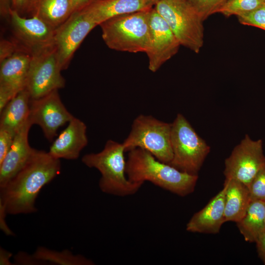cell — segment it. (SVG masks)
<instances>
[{"label": "cell", "mask_w": 265, "mask_h": 265, "mask_svg": "<svg viewBox=\"0 0 265 265\" xmlns=\"http://www.w3.org/2000/svg\"><path fill=\"white\" fill-rule=\"evenodd\" d=\"M16 134L9 130L0 128V162L8 152Z\"/></svg>", "instance_id": "obj_28"}, {"label": "cell", "mask_w": 265, "mask_h": 265, "mask_svg": "<svg viewBox=\"0 0 265 265\" xmlns=\"http://www.w3.org/2000/svg\"><path fill=\"white\" fill-rule=\"evenodd\" d=\"M263 0L264 1V2H265V0Z\"/></svg>", "instance_id": "obj_38"}, {"label": "cell", "mask_w": 265, "mask_h": 265, "mask_svg": "<svg viewBox=\"0 0 265 265\" xmlns=\"http://www.w3.org/2000/svg\"><path fill=\"white\" fill-rule=\"evenodd\" d=\"M19 45L13 41L4 39L1 40L0 44V62L13 54L22 46Z\"/></svg>", "instance_id": "obj_29"}, {"label": "cell", "mask_w": 265, "mask_h": 265, "mask_svg": "<svg viewBox=\"0 0 265 265\" xmlns=\"http://www.w3.org/2000/svg\"><path fill=\"white\" fill-rule=\"evenodd\" d=\"M265 201H251L244 216L237 223L245 241L255 242L264 232Z\"/></svg>", "instance_id": "obj_22"}, {"label": "cell", "mask_w": 265, "mask_h": 265, "mask_svg": "<svg viewBox=\"0 0 265 265\" xmlns=\"http://www.w3.org/2000/svg\"><path fill=\"white\" fill-rule=\"evenodd\" d=\"M32 256L42 262L65 265H92L94 263L81 255H74L68 250L55 251L38 247Z\"/></svg>", "instance_id": "obj_23"}, {"label": "cell", "mask_w": 265, "mask_h": 265, "mask_svg": "<svg viewBox=\"0 0 265 265\" xmlns=\"http://www.w3.org/2000/svg\"><path fill=\"white\" fill-rule=\"evenodd\" d=\"M264 3L263 0H227L217 13L226 17L236 15L238 17L252 12Z\"/></svg>", "instance_id": "obj_24"}, {"label": "cell", "mask_w": 265, "mask_h": 265, "mask_svg": "<svg viewBox=\"0 0 265 265\" xmlns=\"http://www.w3.org/2000/svg\"><path fill=\"white\" fill-rule=\"evenodd\" d=\"M151 9L119 15L102 23L99 26L106 45L120 52L145 53L150 41Z\"/></svg>", "instance_id": "obj_4"}, {"label": "cell", "mask_w": 265, "mask_h": 265, "mask_svg": "<svg viewBox=\"0 0 265 265\" xmlns=\"http://www.w3.org/2000/svg\"><path fill=\"white\" fill-rule=\"evenodd\" d=\"M53 44L31 52L26 87L31 99L41 98L65 86V80Z\"/></svg>", "instance_id": "obj_8"}, {"label": "cell", "mask_w": 265, "mask_h": 265, "mask_svg": "<svg viewBox=\"0 0 265 265\" xmlns=\"http://www.w3.org/2000/svg\"><path fill=\"white\" fill-rule=\"evenodd\" d=\"M92 0H72L73 12L80 10Z\"/></svg>", "instance_id": "obj_35"}, {"label": "cell", "mask_w": 265, "mask_h": 265, "mask_svg": "<svg viewBox=\"0 0 265 265\" xmlns=\"http://www.w3.org/2000/svg\"><path fill=\"white\" fill-rule=\"evenodd\" d=\"M74 117L63 104L58 90L30 100L28 119L32 125L40 127L45 137L50 141L57 135L58 129Z\"/></svg>", "instance_id": "obj_11"}, {"label": "cell", "mask_w": 265, "mask_h": 265, "mask_svg": "<svg viewBox=\"0 0 265 265\" xmlns=\"http://www.w3.org/2000/svg\"><path fill=\"white\" fill-rule=\"evenodd\" d=\"M16 261L18 263H21V264H30V263H42V262L35 259L32 256L29 257L28 255H24L23 254L17 255L16 258Z\"/></svg>", "instance_id": "obj_33"}, {"label": "cell", "mask_w": 265, "mask_h": 265, "mask_svg": "<svg viewBox=\"0 0 265 265\" xmlns=\"http://www.w3.org/2000/svg\"><path fill=\"white\" fill-rule=\"evenodd\" d=\"M238 18L242 25L257 27L265 30V3L252 12Z\"/></svg>", "instance_id": "obj_27"}, {"label": "cell", "mask_w": 265, "mask_h": 265, "mask_svg": "<svg viewBox=\"0 0 265 265\" xmlns=\"http://www.w3.org/2000/svg\"><path fill=\"white\" fill-rule=\"evenodd\" d=\"M60 169V159L48 152L36 150L26 165L0 188V207L11 214L36 212L35 202L39 192Z\"/></svg>", "instance_id": "obj_1"}, {"label": "cell", "mask_w": 265, "mask_h": 265, "mask_svg": "<svg viewBox=\"0 0 265 265\" xmlns=\"http://www.w3.org/2000/svg\"><path fill=\"white\" fill-rule=\"evenodd\" d=\"M265 166L262 140H253L246 134L225 159L224 175L226 179L238 181L248 187Z\"/></svg>", "instance_id": "obj_9"}, {"label": "cell", "mask_w": 265, "mask_h": 265, "mask_svg": "<svg viewBox=\"0 0 265 265\" xmlns=\"http://www.w3.org/2000/svg\"><path fill=\"white\" fill-rule=\"evenodd\" d=\"M171 131V123L140 114L133 120L130 133L122 144L126 152L140 148L159 161L169 164L173 158Z\"/></svg>", "instance_id": "obj_7"}, {"label": "cell", "mask_w": 265, "mask_h": 265, "mask_svg": "<svg viewBox=\"0 0 265 265\" xmlns=\"http://www.w3.org/2000/svg\"><path fill=\"white\" fill-rule=\"evenodd\" d=\"M86 129L85 123L74 117L53 141L48 153L59 159H77L88 144Z\"/></svg>", "instance_id": "obj_16"}, {"label": "cell", "mask_w": 265, "mask_h": 265, "mask_svg": "<svg viewBox=\"0 0 265 265\" xmlns=\"http://www.w3.org/2000/svg\"><path fill=\"white\" fill-rule=\"evenodd\" d=\"M11 8L22 15L30 13L35 0H11Z\"/></svg>", "instance_id": "obj_30"}, {"label": "cell", "mask_w": 265, "mask_h": 265, "mask_svg": "<svg viewBox=\"0 0 265 265\" xmlns=\"http://www.w3.org/2000/svg\"><path fill=\"white\" fill-rule=\"evenodd\" d=\"M11 254L3 249V248H0V264L3 265H12L10 261V258L11 256Z\"/></svg>", "instance_id": "obj_34"}, {"label": "cell", "mask_w": 265, "mask_h": 265, "mask_svg": "<svg viewBox=\"0 0 265 265\" xmlns=\"http://www.w3.org/2000/svg\"><path fill=\"white\" fill-rule=\"evenodd\" d=\"M125 152L122 143L108 140L101 152L82 157V162L86 166L95 168L101 173L99 186L102 192L125 197L134 194L142 186L141 183H133L128 179Z\"/></svg>", "instance_id": "obj_3"}, {"label": "cell", "mask_w": 265, "mask_h": 265, "mask_svg": "<svg viewBox=\"0 0 265 265\" xmlns=\"http://www.w3.org/2000/svg\"><path fill=\"white\" fill-rule=\"evenodd\" d=\"M255 242L259 257L265 265V232L260 235Z\"/></svg>", "instance_id": "obj_31"}, {"label": "cell", "mask_w": 265, "mask_h": 265, "mask_svg": "<svg viewBox=\"0 0 265 265\" xmlns=\"http://www.w3.org/2000/svg\"><path fill=\"white\" fill-rule=\"evenodd\" d=\"M204 21L211 15L217 13L227 0H185Z\"/></svg>", "instance_id": "obj_25"}, {"label": "cell", "mask_w": 265, "mask_h": 265, "mask_svg": "<svg viewBox=\"0 0 265 265\" xmlns=\"http://www.w3.org/2000/svg\"><path fill=\"white\" fill-rule=\"evenodd\" d=\"M264 232H265V227H264Z\"/></svg>", "instance_id": "obj_37"}, {"label": "cell", "mask_w": 265, "mask_h": 265, "mask_svg": "<svg viewBox=\"0 0 265 265\" xmlns=\"http://www.w3.org/2000/svg\"><path fill=\"white\" fill-rule=\"evenodd\" d=\"M227 186L223 188L200 211L195 213L186 225L192 233L216 234L225 223L224 209Z\"/></svg>", "instance_id": "obj_17"}, {"label": "cell", "mask_w": 265, "mask_h": 265, "mask_svg": "<svg viewBox=\"0 0 265 265\" xmlns=\"http://www.w3.org/2000/svg\"><path fill=\"white\" fill-rule=\"evenodd\" d=\"M149 2H150L151 3H152L154 5H155V4L159 1H161V0H148Z\"/></svg>", "instance_id": "obj_36"}, {"label": "cell", "mask_w": 265, "mask_h": 265, "mask_svg": "<svg viewBox=\"0 0 265 265\" xmlns=\"http://www.w3.org/2000/svg\"><path fill=\"white\" fill-rule=\"evenodd\" d=\"M154 6L148 0H92L80 10L99 26L114 17L148 10Z\"/></svg>", "instance_id": "obj_18"}, {"label": "cell", "mask_w": 265, "mask_h": 265, "mask_svg": "<svg viewBox=\"0 0 265 265\" xmlns=\"http://www.w3.org/2000/svg\"><path fill=\"white\" fill-rule=\"evenodd\" d=\"M154 8L164 19L183 46L195 53L204 44L203 21L185 0H162Z\"/></svg>", "instance_id": "obj_6"}, {"label": "cell", "mask_w": 265, "mask_h": 265, "mask_svg": "<svg viewBox=\"0 0 265 265\" xmlns=\"http://www.w3.org/2000/svg\"><path fill=\"white\" fill-rule=\"evenodd\" d=\"M227 186L225 209V222L237 223L245 215L251 202L248 187L243 183L233 179H226Z\"/></svg>", "instance_id": "obj_19"}, {"label": "cell", "mask_w": 265, "mask_h": 265, "mask_svg": "<svg viewBox=\"0 0 265 265\" xmlns=\"http://www.w3.org/2000/svg\"><path fill=\"white\" fill-rule=\"evenodd\" d=\"M128 152L126 172L130 181L142 184L148 181L182 197L194 190L197 175L180 171L144 149L135 148Z\"/></svg>", "instance_id": "obj_2"}, {"label": "cell", "mask_w": 265, "mask_h": 265, "mask_svg": "<svg viewBox=\"0 0 265 265\" xmlns=\"http://www.w3.org/2000/svg\"><path fill=\"white\" fill-rule=\"evenodd\" d=\"M171 143L173 158L169 164L182 172L197 175L210 147L181 113L171 123Z\"/></svg>", "instance_id": "obj_5"}, {"label": "cell", "mask_w": 265, "mask_h": 265, "mask_svg": "<svg viewBox=\"0 0 265 265\" xmlns=\"http://www.w3.org/2000/svg\"><path fill=\"white\" fill-rule=\"evenodd\" d=\"M73 12L72 0H35L30 14L57 28Z\"/></svg>", "instance_id": "obj_21"}, {"label": "cell", "mask_w": 265, "mask_h": 265, "mask_svg": "<svg viewBox=\"0 0 265 265\" xmlns=\"http://www.w3.org/2000/svg\"><path fill=\"white\" fill-rule=\"evenodd\" d=\"M150 41L145 52L148 58V68L157 72L174 56L181 46L168 25L153 7L150 10Z\"/></svg>", "instance_id": "obj_12"}, {"label": "cell", "mask_w": 265, "mask_h": 265, "mask_svg": "<svg viewBox=\"0 0 265 265\" xmlns=\"http://www.w3.org/2000/svg\"><path fill=\"white\" fill-rule=\"evenodd\" d=\"M6 212L1 208H0V229L7 235H13L12 231L8 228L5 220Z\"/></svg>", "instance_id": "obj_32"}, {"label": "cell", "mask_w": 265, "mask_h": 265, "mask_svg": "<svg viewBox=\"0 0 265 265\" xmlns=\"http://www.w3.org/2000/svg\"><path fill=\"white\" fill-rule=\"evenodd\" d=\"M31 52L23 46L0 62V90L13 98L26 87Z\"/></svg>", "instance_id": "obj_15"}, {"label": "cell", "mask_w": 265, "mask_h": 265, "mask_svg": "<svg viewBox=\"0 0 265 265\" xmlns=\"http://www.w3.org/2000/svg\"><path fill=\"white\" fill-rule=\"evenodd\" d=\"M8 17L18 40L31 52L53 45L55 28L42 19L23 17L12 8Z\"/></svg>", "instance_id": "obj_13"}, {"label": "cell", "mask_w": 265, "mask_h": 265, "mask_svg": "<svg viewBox=\"0 0 265 265\" xmlns=\"http://www.w3.org/2000/svg\"><path fill=\"white\" fill-rule=\"evenodd\" d=\"M30 100L26 88L19 92L0 112V128L17 133L28 119Z\"/></svg>", "instance_id": "obj_20"}, {"label": "cell", "mask_w": 265, "mask_h": 265, "mask_svg": "<svg viewBox=\"0 0 265 265\" xmlns=\"http://www.w3.org/2000/svg\"><path fill=\"white\" fill-rule=\"evenodd\" d=\"M248 189L251 201H265V166L256 174Z\"/></svg>", "instance_id": "obj_26"}, {"label": "cell", "mask_w": 265, "mask_h": 265, "mask_svg": "<svg viewBox=\"0 0 265 265\" xmlns=\"http://www.w3.org/2000/svg\"><path fill=\"white\" fill-rule=\"evenodd\" d=\"M32 126L29 119L17 132L8 152L0 162V188L7 184L26 165L36 150L30 147L28 133Z\"/></svg>", "instance_id": "obj_14"}, {"label": "cell", "mask_w": 265, "mask_h": 265, "mask_svg": "<svg viewBox=\"0 0 265 265\" xmlns=\"http://www.w3.org/2000/svg\"><path fill=\"white\" fill-rule=\"evenodd\" d=\"M98 25L82 10L74 11L55 28L53 38L59 63L66 69L76 51L88 33Z\"/></svg>", "instance_id": "obj_10"}]
</instances>
